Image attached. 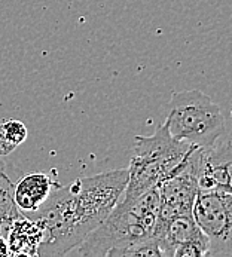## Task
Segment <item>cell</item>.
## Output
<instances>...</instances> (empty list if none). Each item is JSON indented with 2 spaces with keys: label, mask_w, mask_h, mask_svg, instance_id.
Masks as SVG:
<instances>
[{
  "label": "cell",
  "mask_w": 232,
  "mask_h": 257,
  "mask_svg": "<svg viewBox=\"0 0 232 257\" xmlns=\"http://www.w3.org/2000/svg\"><path fill=\"white\" fill-rule=\"evenodd\" d=\"M192 219L208 239L210 257L232 256V193L198 189Z\"/></svg>",
  "instance_id": "obj_5"
},
{
  "label": "cell",
  "mask_w": 232,
  "mask_h": 257,
  "mask_svg": "<svg viewBox=\"0 0 232 257\" xmlns=\"http://www.w3.org/2000/svg\"><path fill=\"white\" fill-rule=\"evenodd\" d=\"M164 122L171 137L201 149L213 146L225 134L222 109L198 89L174 92Z\"/></svg>",
  "instance_id": "obj_4"
},
{
  "label": "cell",
  "mask_w": 232,
  "mask_h": 257,
  "mask_svg": "<svg viewBox=\"0 0 232 257\" xmlns=\"http://www.w3.org/2000/svg\"><path fill=\"white\" fill-rule=\"evenodd\" d=\"M199 158L201 147H193L186 162L176 173L156 186L159 195V208L155 230L174 217L192 214L193 201L198 192Z\"/></svg>",
  "instance_id": "obj_6"
},
{
  "label": "cell",
  "mask_w": 232,
  "mask_h": 257,
  "mask_svg": "<svg viewBox=\"0 0 232 257\" xmlns=\"http://www.w3.org/2000/svg\"><path fill=\"white\" fill-rule=\"evenodd\" d=\"M8 256H38V248L43 239L40 223L27 216L12 221L6 233Z\"/></svg>",
  "instance_id": "obj_9"
},
{
  "label": "cell",
  "mask_w": 232,
  "mask_h": 257,
  "mask_svg": "<svg viewBox=\"0 0 232 257\" xmlns=\"http://www.w3.org/2000/svg\"><path fill=\"white\" fill-rule=\"evenodd\" d=\"M127 180V170H113L57 186L38 211L27 216L43 229L38 256L70 254L115 208Z\"/></svg>",
  "instance_id": "obj_1"
},
{
  "label": "cell",
  "mask_w": 232,
  "mask_h": 257,
  "mask_svg": "<svg viewBox=\"0 0 232 257\" xmlns=\"http://www.w3.org/2000/svg\"><path fill=\"white\" fill-rule=\"evenodd\" d=\"M14 184L5 161L0 158V236L3 238H6L12 221L23 216L14 202Z\"/></svg>",
  "instance_id": "obj_10"
},
{
  "label": "cell",
  "mask_w": 232,
  "mask_h": 257,
  "mask_svg": "<svg viewBox=\"0 0 232 257\" xmlns=\"http://www.w3.org/2000/svg\"><path fill=\"white\" fill-rule=\"evenodd\" d=\"M158 208L156 187L133 201H119L109 216L72 253L77 256L119 257L122 250L154 235Z\"/></svg>",
  "instance_id": "obj_2"
},
{
  "label": "cell",
  "mask_w": 232,
  "mask_h": 257,
  "mask_svg": "<svg viewBox=\"0 0 232 257\" xmlns=\"http://www.w3.org/2000/svg\"><path fill=\"white\" fill-rule=\"evenodd\" d=\"M60 186L51 174L29 173L14 184V202L21 214L29 216L45 204L51 192Z\"/></svg>",
  "instance_id": "obj_8"
},
{
  "label": "cell",
  "mask_w": 232,
  "mask_h": 257,
  "mask_svg": "<svg viewBox=\"0 0 232 257\" xmlns=\"http://www.w3.org/2000/svg\"><path fill=\"white\" fill-rule=\"evenodd\" d=\"M0 256H8V245L3 236H0Z\"/></svg>",
  "instance_id": "obj_13"
},
{
  "label": "cell",
  "mask_w": 232,
  "mask_h": 257,
  "mask_svg": "<svg viewBox=\"0 0 232 257\" xmlns=\"http://www.w3.org/2000/svg\"><path fill=\"white\" fill-rule=\"evenodd\" d=\"M232 149L229 137H220L213 146L201 149L198 189L231 192Z\"/></svg>",
  "instance_id": "obj_7"
},
{
  "label": "cell",
  "mask_w": 232,
  "mask_h": 257,
  "mask_svg": "<svg viewBox=\"0 0 232 257\" xmlns=\"http://www.w3.org/2000/svg\"><path fill=\"white\" fill-rule=\"evenodd\" d=\"M2 126H3V131H5L8 140L11 143H14L17 147L23 145L27 140L29 131H27V126L21 120H17V119L3 120Z\"/></svg>",
  "instance_id": "obj_11"
},
{
  "label": "cell",
  "mask_w": 232,
  "mask_h": 257,
  "mask_svg": "<svg viewBox=\"0 0 232 257\" xmlns=\"http://www.w3.org/2000/svg\"><path fill=\"white\" fill-rule=\"evenodd\" d=\"M15 149H17V146L8 140V137L3 131V126H2V122H0V158L11 155Z\"/></svg>",
  "instance_id": "obj_12"
},
{
  "label": "cell",
  "mask_w": 232,
  "mask_h": 257,
  "mask_svg": "<svg viewBox=\"0 0 232 257\" xmlns=\"http://www.w3.org/2000/svg\"><path fill=\"white\" fill-rule=\"evenodd\" d=\"M193 147L171 137L165 122L152 136L136 137L134 155L127 168L128 180L119 201H133L156 187L186 162Z\"/></svg>",
  "instance_id": "obj_3"
}]
</instances>
